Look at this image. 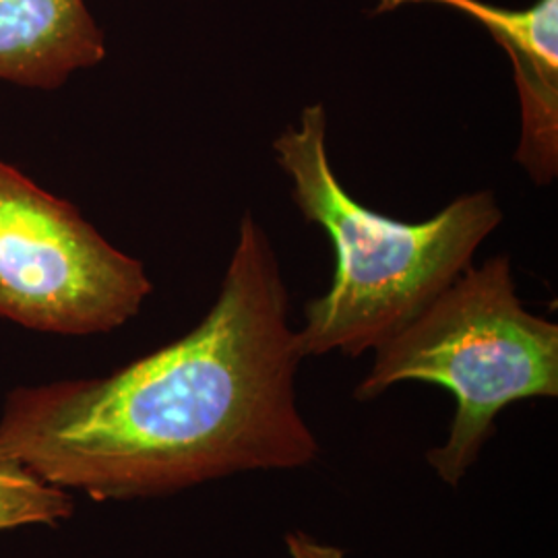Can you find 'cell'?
<instances>
[{"instance_id": "6da1fadb", "label": "cell", "mask_w": 558, "mask_h": 558, "mask_svg": "<svg viewBox=\"0 0 558 558\" xmlns=\"http://www.w3.org/2000/svg\"><path fill=\"white\" fill-rule=\"evenodd\" d=\"M302 360L276 251L246 211L205 319L112 375L15 389L0 459L96 500L299 470L320 453L296 401Z\"/></svg>"}, {"instance_id": "7a4b0ae2", "label": "cell", "mask_w": 558, "mask_h": 558, "mask_svg": "<svg viewBox=\"0 0 558 558\" xmlns=\"http://www.w3.org/2000/svg\"><path fill=\"white\" fill-rule=\"evenodd\" d=\"M279 168L292 179V199L320 226L336 251L329 290L306 304L300 350L359 359L377 350L472 265L480 244L502 221L495 193L451 201L430 220L399 221L354 199L327 151V110L311 104L299 124L274 141Z\"/></svg>"}, {"instance_id": "3957f363", "label": "cell", "mask_w": 558, "mask_h": 558, "mask_svg": "<svg viewBox=\"0 0 558 558\" xmlns=\"http://www.w3.org/2000/svg\"><path fill=\"white\" fill-rule=\"evenodd\" d=\"M403 380L433 383L453 393L449 437L426 461L445 484L458 486L507 405L557 398L558 325L525 311L511 259L497 255L480 267L470 265L383 341L354 398L371 401Z\"/></svg>"}, {"instance_id": "277c9868", "label": "cell", "mask_w": 558, "mask_h": 558, "mask_svg": "<svg viewBox=\"0 0 558 558\" xmlns=\"http://www.w3.org/2000/svg\"><path fill=\"white\" fill-rule=\"evenodd\" d=\"M154 286L75 205L0 161V317L60 336L112 331Z\"/></svg>"}, {"instance_id": "5b68a950", "label": "cell", "mask_w": 558, "mask_h": 558, "mask_svg": "<svg viewBox=\"0 0 558 558\" xmlns=\"http://www.w3.org/2000/svg\"><path fill=\"white\" fill-rule=\"evenodd\" d=\"M433 2L470 15L507 52L521 108L515 161L538 186L558 174V0L502 9L482 0H375V13Z\"/></svg>"}, {"instance_id": "8992f818", "label": "cell", "mask_w": 558, "mask_h": 558, "mask_svg": "<svg viewBox=\"0 0 558 558\" xmlns=\"http://www.w3.org/2000/svg\"><path fill=\"white\" fill-rule=\"evenodd\" d=\"M106 57L85 0H0V81L57 89Z\"/></svg>"}, {"instance_id": "52a82bcc", "label": "cell", "mask_w": 558, "mask_h": 558, "mask_svg": "<svg viewBox=\"0 0 558 558\" xmlns=\"http://www.w3.org/2000/svg\"><path fill=\"white\" fill-rule=\"evenodd\" d=\"M71 513L69 490L41 480L20 461L0 459V530L54 525Z\"/></svg>"}]
</instances>
